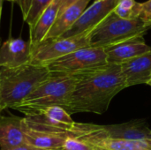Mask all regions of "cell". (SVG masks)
I'll return each mask as SVG.
<instances>
[{"label":"cell","mask_w":151,"mask_h":150,"mask_svg":"<svg viewBox=\"0 0 151 150\" xmlns=\"http://www.w3.org/2000/svg\"><path fill=\"white\" fill-rule=\"evenodd\" d=\"M76 85L66 111L104 114L111 100L127 88L120 65L105 64L74 73Z\"/></svg>","instance_id":"6da1fadb"},{"label":"cell","mask_w":151,"mask_h":150,"mask_svg":"<svg viewBox=\"0 0 151 150\" xmlns=\"http://www.w3.org/2000/svg\"><path fill=\"white\" fill-rule=\"evenodd\" d=\"M50 75V72L43 65L28 64L16 68L0 67V111L14 109Z\"/></svg>","instance_id":"7a4b0ae2"},{"label":"cell","mask_w":151,"mask_h":150,"mask_svg":"<svg viewBox=\"0 0 151 150\" xmlns=\"http://www.w3.org/2000/svg\"><path fill=\"white\" fill-rule=\"evenodd\" d=\"M77 81L76 74L51 72L34 92L14 107L25 116L44 107L58 106L66 111Z\"/></svg>","instance_id":"3957f363"},{"label":"cell","mask_w":151,"mask_h":150,"mask_svg":"<svg viewBox=\"0 0 151 150\" xmlns=\"http://www.w3.org/2000/svg\"><path fill=\"white\" fill-rule=\"evenodd\" d=\"M150 28V26L141 19H125L112 11L89 34V45L106 49L132 39L143 37Z\"/></svg>","instance_id":"277c9868"},{"label":"cell","mask_w":151,"mask_h":150,"mask_svg":"<svg viewBox=\"0 0 151 150\" xmlns=\"http://www.w3.org/2000/svg\"><path fill=\"white\" fill-rule=\"evenodd\" d=\"M22 126L26 143L42 149L63 150L67 138L84 136L81 132L52 126L29 117L23 118Z\"/></svg>","instance_id":"5b68a950"},{"label":"cell","mask_w":151,"mask_h":150,"mask_svg":"<svg viewBox=\"0 0 151 150\" xmlns=\"http://www.w3.org/2000/svg\"><path fill=\"white\" fill-rule=\"evenodd\" d=\"M89 34H81L67 38L45 40L32 47L31 62L35 65L46 66L50 63L75 50L89 47Z\"/></svg>","instance_id":"8992f818"},{"label":"cell","mask_w":151,"mask_h":150,"mask_svg":"<svg viewBox=\"0 0 151 150\" xmlns=\"http://www.w3.org/2000/svg\"><path fill=\"white\" fill-rule=\"evenodd\" d=\"M107 63L105 49L86 47L62 57L46 67L51 72L74 74Z\"/></svg>","instance_id":"52a82bcc"},{"label":"cell","mask_w":151,"mask_h":150,"mask_svg":"<svg viewBox=\"0 0 151 150\" xmlns=\"http://www.w3.org/2000/svg\"><path fill=\"white\" fill-rule=\"evenodd\" d=\"M119 0H101L89 4L82 12L74 25L61 38L73 37L81 34H89L117 6ZM60 38V37H59Z\"/></svg>","instance_id":"ba28073f"},{"label":"cell","mask_w":151,"mask_h":150,"mask_svg":"<svg viewBox=\"0 0 151 150\" xmlns=\"http://www.w3.org/2000/svg\"><path fill=\"white\" fill-rule=\"evenodd\" d=\"M32 44L22 38L10 37L0 46V67L16 68L30 64Z\"/></svg>","instance_id":"9c48e42d"},{"label":"cell","mask_w":151,"mask_h":150,"mask_svg":"<svg viewBox=\"0 0 151 150\" xmlns=\"http://www.w3.org/2000/svg\"><path fill=\"white\" fill-rule=\"evenodd\" d=\"M103 136L112 139L130 141H147L151 134V129L145 120H132L126 123L99 126Z\"/></svg>","instance_id":"30bf717a"},{"label":"cell","mask_w":151,"mask_h":150,"mask_svg":"<svg viewBox=\"0 0 151 150\" xmlns=\"http://www.w3.org/2000/svg\"><path fill=\"white\" fill-rule=\"evenodd\" d=\"M127 88L151 81V50L120 65Z\"/></svg>","instance_id":"8fae6325"},{"label":"cell","mask_w":151,"mask_h":150,"mask_svg":"<svg viewBox=\"0 0 151 150\" xmlns=\"http://www.w3.org/2000/svg\"><path fill=\"white\" fill-rule=\"evenodd\" d=\"M150 50L151 46L145 42L143 37H139L106 48V60L108 64L121 65Z\"/></svg>","instance_id":"7c38bea8"},{"label":"cell","mask_w":151,"mask_h":150,"mask_svg":"<svg viewBox=\"0 0 151 150\" xmlns=\"http://www.w3.org/2000/svg\"><path fill=\"white\" fill-rule=\"evenodd\" d=\"M23 118L0 115V150L11 149L26 143Z\"/></svg>","instance_id":"4fadbf2b"},{"label":"cell","mask_w":151,"mask_h":150,"mask_svg":"<svg viewBox=\"0 0 151 150\" xmlns=\"http://www.w3.org/2000/svg\"><path fill=\"white\" fill-rule=\"evenodd\" d=\"M90 1L91 0H80L78 3L59 14L43 41L57 39L65 34L87 9Z\"/></svg>","instance_id":"5bb4252c"},{"label":"cell","mask_w":151,"mask_h":150,"mask_svg":"<svg viewBox=\"0 0 151 150\" xmlns=\"http://www.w3.org/2000/svg\"><path fill=\"white\" fill-rule=\"evenodd\" d=\"M102 150H151V146L145 141H130L122 139H112L103 136L98 128L88 135L81 137Z\"/></svg>","instance_id":"9a60e30c"},{"label":"cell","mask_w":151,"mask_h":150,"mask_svg":"<svg viewBox=\"0 0 151 150\" xmlns=\"http://www.w3.org/2000/svg\"><path fill=\"white\" fill-rule=\"evenodd\" d=\"M59 5L60 0H54L42 13L35 25L29 27V42L32 47L39 44L45 39L58 18Z\"/></svg>","instance_id":"2e32d148"},{"label":"cell","mask_w":151,"mask_h":150,"mask_svg":"<svg viewBox=\"0 0 151 150\" xmlns=\"http://www.w3.org/2000/svg\"><path fill=\"white\" fill-rule=\"evenodd\" d=\"M54 0H19L23 20L29 27H33L42 13Z\"/></svg>","instance_id":"e0dca14e"},{"label":"cell","mask_w":151,"mask_h":150,"mask_svg":"<svg viewBox=\"0 0 151 150\" xmlns=\"http://www.w3.org/2000/svg\"><path fill=\"white\" fill-rule=\"evenodd\" d=\"M113 12L125 19H140L141 3L135 0H119Z\"/></svg>","instance_id":"ac0fdd59"},{"label":"cell","mask_w":151,"mask_h":150,"mask_svg":"<svg viewBox=\"0 0 151 150\" xmlns=\"http://www.w3.org/2000/svg\"><path fill=\"white\" fill-rule=\"evenodd\" d=\"M63 150H102L81 138L69 137L65 140Z\"/></svg>","instance_id":"d6986e66"},{"label":"cell","mask_w":151,"mask_h":150,"mask_svg":"<svg viewBox=\"0 0 151 150\" xmlns=\"http://www.w3.org/2000/svg\"><path fill=\"white\" fill-rule=\"evenodd\" d=\"M140 19L151 27V0L141 3Z\"/></svg>","instance_id":"ffe728a7"},{"label":"cell","mask_w":151,"mask_h":150,"mask_svg":"<svg viewBox=\"0 0 151 150\" xmlns=\"http://www.w3.org/2000/svg\"><path fill=\"white\" fill-rule=\"evenodd\" d=\"M80 0H60V5H59V11H58V15L64 12L66 9L71 7L72 5L78 3Z\"/></svg>","instance_id":"44dd1931"},{"label":"cell","mask_w":151,"mask_h":150,"mask_svg":"<svg viewBox=\"0 0 151 150\" xmlns=\"http://www.w3.org/2000/svg\"><path fill=\"white\" fill-rule=\"evenodd\" d=\"M7 150H46V149H38V148H35V147H33L31 145H28L27 143H24L20 146H18V147H15V148H12L11 149Z\"/></svg>","instance_id":"7402d4cb"},{"label":"cell","mask_w":151,"mask_h":150,"mask_svg":"<svg viewBox=\"0 0 151 150\" xmlns=\"http://www.w3.org/2000/svg\"><path fill=\"white\" fill-rule=\"evenodd\" d=\"M2 11H3V0H0V22H1V16H2Z\"/></svg>","instance_id":"603a6c76"},{"label":"cell","mask_w":151,"mask_h":150,"mask_svg":"<svg viewBox=\"0 0 151 150\" xmlns=\"http://www.w3.org/2000/svg\"><path fill=\"white\" fill-rule=\"evenodd\" d=\"M146 141H147V142H148V143H149V144L151 146V134H150V138H149Z\"/></svg>","instance_id":"cb8c5ba5"},{"label":"cell","mask_w":151,"mask_h":150,"mask_svg":"<svg viewBox=\"0 0 151 150\" xmlns=\"http://www.w3.org/2000/svg\"><path fill=\"white\" fill-rule=\"evenodd\" d=\"M7 1H18L19 2V0H7Z\"/></svg>","instance_id":"d4e9b609"},{"label":"cell","mask_w":151,"mask_h":150,"mask_svg":"<svg viewBox=\"0 0 151 150\" xmlns=\"http://www.w3.org/2000/svg\"><path fill=\"white\" fill-rule=\"evenodd\" d=\"M148 85H149V86H151V81L149 83V84H148Z\"/></svg>","instance_id":"484cf974"}]
</instances>
